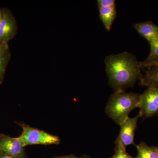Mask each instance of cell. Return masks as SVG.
Returning <instances> with one entry per match:
<instances>
[{"label": "cell", "mask_w": 158, "mask_h": 158, "mask_svg": "<svg viewBox=\"0 0 158 158\" xmlns=\"http://www.w3.org/2000/svg\"><path fill=\"white\" fill-rule=\"evenodd\" d=\"M20 125L22 127V132L17 138L25 147L34 144L49 145L60 143V138L58 136L51 135L43 130L31 127L24 123H20Z\"/></svg>", "instance_id": "cell-3"}, {"label": "cell", "mask_w": 158, "mask_h": 158, "mask_svg": "<svg viewBox=\"0 0 158 158\" xmlns=\"http://www.w3.org/2000/svg\"><path fill=\"white\" fill-rule=\"evenodd\" d=\"M158 65V60H157V61H156V62H155L154 63H153L152 65H151V66H150V67H151V66H155V65Z\"/></svg>", "instance_id": "cell-18"}, {"label": "cell", "mask_w": 158, "mask_h": 158, "mask_svg": "<svg viewBox=\"0 0 158 158\" xmlns=\"http://www.w3.org/2000/svg\"><path fill=\"white\" fill-rule=\"evenodd\" d=\"M97 5L99 8L116 6L115 0H98Z\"/></svg>", "instance_id": "cell-15"}, {"label": "cell", "mask_w": 158, "mask_h": 158, "mask_svg": "<svg viewBox=\"0 0 158 158\" xmlns=\"http://www.w3.org/2000/svg\"><path fill=\"white\" fill-rule=\"evenodd\" d=\"M1 19H2V15H1V9L0 8V23H1Z\"/></svg>", "instance_id": "cell-19"}, {"label": "cell", "mask_w": 158, "mask_h": 158, "mask_svg": "<svg viewBox=\"0 0 158 158\" xmlns=\"http://www.w3.org/2000/svg\"><path fill=\"white\" fill-rule=\"evenodd\" d=\"M0 151L15 158H27L25 147L17 138L0 134Z\"/></svg>", "instance_id": "cell-7"}, {"label": "cell", "mask_w": 158, "mask_h": 158, "mask_svg": "<svg viewBox=\"0 0 158 158\" xmlns=\"http://www.w3.org/2000/svg\"><path fill=\"white\" fill-rule=\"evenodd\" d=\"M105 64L109 85L114 91L133 87L142 74L140 62L126 52L107 56Z\"/></svg>", "instance_id": "cell-1"}, {"label": "cell", "mask_w": 158, "mask_h": 158, "mask_svg": "<svg viewBox=\"0 0 158 158\" xmlns=\"http://www.w3.org/2000/svg\"><path fill=\"white\" fill-rule=\"evenodd\" d=\"M138 108L143 119L158 115V88L148 87L140 94Z\"/></svg>", "instance_id": "cell-4"}, {"label": "cell", "mask_w": 158, "mask_h": 158, "mask_svg": "<svg viewBox=\"0 0 158 158\" xmlns=\"http://www.w3.org/2000/svg\"><path fill=\"white\" fill-rule=\"evenodd\" d=\"M140 94L125 90L114 91L105 107L106 114L120 126L129 117L130 113L138 108Z\"/></svg>", "instance_id": "cell-2"}, {"label": "cell", "mask_w": 158, "mask_h": 158, "mask_svg": "<svg viewBox=\"0 0 158 158\" xmlns=\"http://www.w3.org/2000/svg\"><path fill=\"white\" fill-rule=\"evenodd\" d=\"M134 27L141 37L146 40L149 43L158 37V26L151 21L137 23Z\"/></svg>", "instance_id": "cell-8"}, {"label": "cell", "mask_w": 158, "mask_h": 158, "mask_svg": "<svg viewBox=\"0 0 158 158\" xmlns=\"http://www.w3.org/2000/svg\"><path fill=\"white\" fill-rule=\"evenodd\" d=\"M140 117L141 114L139 113L135 117H129L119 126L120 131L115 141V146L121 145L126 148L131 144L135 145V132L137 128L138 119Z\"/></svg>", "instance_id": "cell-6"}, {"label": "cell", "mask_w": 158, "mask_h": 158, "mask_svg": "<svg viewBox=\"0 0 158 158\" xmlns=\"http://www.w3.org/2000/svg\"><path fill=\"white\" fill-rule=\"evenodd\" d=\"M0 158H15L7 154L6 153L0 151Z\"/></svg>", "instance_id": "cell-16"}, {"label": "cell", "mask_w": 158, "mask_h": 158, "mask_svg": "<svg viewBox=\"0 0 158 158\" xmlns=\"http://www.w3.org/2000/svg\"><path fill=\"white\" fill-rule=\"evenodd\" d=\"M54 158H80V157H78L76 156L71 155L63 156L57 157Z\"/></svg>", "instance_id": "cell-17"}, {"label": "cell", "mask_w": 158, "mask_h": 158, "mask_svg": "<svg viewBox=\"0 0 158 158\" xmlns=\"http://www.w3.org/2000/svg\"><path fill=\"white\" fill-rule=\"evenodd\" d=\"M11 57V52L8 44L3 43L0 48V85L2 84L6 69Z\"/></svg>", "instance_id": "cell-11"}, {"label": "cell", "mask_w": 158, "mask_h": 158, "mask_svg": "<svg viewBox=\"0 0 158 158\" xmlns=\"http://www.w3.org/2000/svg\"><path fill=\"white\" fill-rule=\"evenodd\" d=\"M80 158H89V157L86 156H84L81 157H80Z\"/></svg>", "instance_id": "cell-20"}, {"label": "cell", "mask_w": 158, "mask_h": 158, "mask_svg": "<svg viewBox=\"0 0 158 158\" xmlns=\"http://www.w3.org/2000/svg\"><path fill=\"white\" fill-rule=\"evenodd\" d=\"M149 44L150 52L149 55L144 61L140 62L141 69L148 68L158 60V37L152 40Z\"/></svg>", "instance_id": "cell-13"}, {"label": "cell", "mask_w": 158, "mask_h": 158, "mask_svg": "<svg viewBox=\"0 0 158 158\" xmlns=\"http://www.w3.org/2000/svg\"><path fill=\"white\" fill-rule=\"evenodd\" d=\"M115 153L111 158H135L127 152L126 148L121 145L115 146Z\"/></svg>", "instance_id": "cell-14"}, {"label": "cell", "mask_w": 158, "mask_h": 158, "mask_svg": "<svg viewBox=\"0 0 158 158\" xmlns=\"http://www.w3.org/2000/svg\"><path fill=\"white\" fill-rule=\"evenodd\" d=\"M99 17L105 28L110 31L116 17V6L99 8Z\"/></svg>", "instance_id": "cell-10"}, {"label": "cell", "mask_w": 158, "mask_h": 158, "mask_svg": "<svg viewBox=\"0 0 158 158\" xmlns=\"http://www.w3.org/2000/svg\"><path fill=\"white\" fill-rule=\"evenodd\" d=\"M136 146L138 153L135 158H158V147L149 146L144 142Z\"/></svg>", "instance_id": "cell-12"}, {"label": "cell", "mask_w": 158, "mask_h": 158, "mask_svg": "<svg viewBox=\"0 0 158 158\" xmlns=\"http://www.w3.org/2000/svg\"><path fill=\"white\" fill-rule=\"evenodd\" d=\"M0 23V41L2 43L8 44L17 34L18 27L15 17L8 8L1 9Z\"/></svg>", "instance_id": "cell-5"}, {"label": "cell", "mask_w": 158, "mask_h": 158, "mask_svg": "<svg viewBox=\"0 0 158 158\" xmlns=\"http://www.w3.org/2000/svg\"><path fill=\"white\" fill-rule=\"evenodd\" d=\"M145 73L141 74L139 85L148 87L158 88V65L146 68Z\"/></svg>", "instance_id": "cell-9"}, {"label": "cell", "mask_w": 158, "mask_h": 158, "mask_svg": "<svg viewBox=\"0 0 158 158\" xmlns=\"http://www.w3.org/2000/svg\"><path fill=\"white\" fill-rule=\"evenodd\" d=\"M3 44V43H2V42H1V41H0V48H1L2 47V46Z\"/></svg>", "instance_id": "cell-21"}]
</instances>
